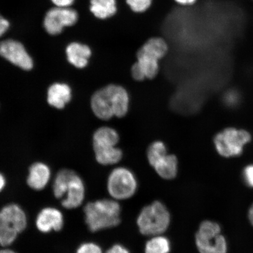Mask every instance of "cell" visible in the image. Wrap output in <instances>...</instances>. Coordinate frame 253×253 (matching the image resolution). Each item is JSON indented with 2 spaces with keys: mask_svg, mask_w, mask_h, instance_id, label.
Here are the masks:
<instances>
[{
  "mask_svg": "<svg viewBox=\"0 0 253 253\" xmlns=\"http://www.w3.org/2000/svg\"><path fill=\"white\" fill-rule=\"evenodd\" d=\"M128 105L127 91L119 85L110 84L97 91L91 100L94 115L104 120L113 116L123 118L128 112Z\"/></svg>",
  "mask_w": 253,
  "mask_h": 253,
  "instance_id": "obj_1",
  "label": "cell"
},
{
  "mask_svg": "<svg viewBox=\"0 0 253 253\" xmlns=\"http://www.w3.org/2000/svg\"><path fill=\"white\" fill-rule=\"evenodd\" d=\"M85 221L91 232L112 228L121 221V207L115 199L91 202L84 208Z\"/></svg>",
  "mask_w": 253,
  "mask_h": 253,
  "instance_id": "obj_2",
  "label": "cell"
},
{
  "mask_svg": "<svg viewBox=\"0 0 253 253\" xmlns=\"http://www.w3.org/2000/svg\"><path fill=\"white\" fill-rule=\"evenodd\" d=\"M170 222L169 211L160 201H155L142 209L137 219L142 235L151 237L163 235L169 228Z\"/></svg>",
  "mask_w": 253,
  "mask_h": 253,
  "instance_id": "obj_3",
  "label": "cell"
},
{
  "mask_svg": "<svg viewBox=\"0 0 253 253\" xmlns=\"http://www.w3.org/2000/svg\"><path fill=\"white\" fill-rule=\"evenodd\" d=\"M27 226V215L20 206H5L0 210V245L6 248L12 245Z\"/></svg>",
  "mask_w": 253,
  "mask_h": 253,
  "instance_id": "obj_4",
  "label": "cell"
},
{
  "mask_svg": "<svg viewBox=\"0 0 253 253\" xmlns=\"http://www.w3.org/2000/svg\"><path fill=\"white\" fill-rule=\"evenodd\" d=\"M119 136L115 129L103 126L97 129L93 135V148L98 163L103 166L114 165L120 162L123 153L116 147Z\"/></svg>",
  "mask_w": 253,
  "mask_h": 253,
  "instance_id": "obj_5",
  "label": "cell"
},
{
  "mask_svg": "<svg viewBox=\"0 0 253 253\" xmlns=\"http://www.w3.org/2000/svg\"><path fill=\"white\" fill-rule=\"evenodd\" d=\"M195 243L200 253H227L226 240L221 235L219 224L214 221L202 222L196 234Z\"/></svg>",
  "mask_w": 253,
  "mask_h": 253,
  "instance_id": "obj_6",
  "label": "cell"
},
{
  "mask_svg": "<svg viewBox=\"0 0 253 253\" xmlns=\"http://www.w3.org/2000/svg\"><path fill=\"white\" fill-rule=\"evenodd\" d=\"M137 187L134 174L126 168H116L111 172L107 179V191L116 201L131 198L137 191Z\"/></svg>",
  "mask_w": 253,
  "mask_h": 253,
  "instance_id": "obj_7",
  "label": "cell"
},
{
  "mask_svg": "<svg viewBox=\"0 0 253 253\" xmlns=\"http://www.w3.org/2000/svg\"><path fill=\"white\" fill-rule=\"evenodd\" d=\"M251 140V135L244 129L227 128L215 136L214 143L221 156L229 158L241 155Z\"/></svg>",
  "mask_w": 253,
  "mask_h": 253,
  "instance_id": "obj_8",
  "label": "cell"
},
{
  "mask_svg": "<svg viewBox=\"0 0 253 253\" xmlns=\"http://www.w3.org/2000/svg\"><path fill=\"white\" fill-rule=\"evenodd\" d=\"M78 20V14L69 7L53 8L47 12L44 18L43 26L47 33L56 36L61 34L65 27L72 26Z\"/></svg>",
  "mask_w": 253,
  "mask_h": 253,
  "instance_id": "obj_9",
  "label": "cell"
},
{
  "mask_svg": "<svg viewBox=\"0 0 253 253\" xmlns=\"http://www.w3.org/2000/svg\"><path fill=\"white\" fill-rule=\"evenodd\" d=\"M62 189L63 208L67 210L77 208L83 204L85 188L83 180L74 170H69Z\"/></svg>",
  "mask_w": 253,
  "mask_h": 253,
  "instance_id": "obj_10",
  "label": "cell"
},
{
  "mask_svg": "<svg viewBox=\"0 0 253 253\" xmlns=\"http://www.w3.org/2000/svg\"><path fill=\"white\" fill-rule=\"evenodd\" d=\"M0 55L24 70L33 67V60L20 42L12 40L0 42Z\"/></svg>",
  "mask_w": 253,
  "mask_h": 253,
  "instance_id": "obj_11",
  "label": "cell"
},
{
  "mask_svg": "<svg viewBox=\"0 0 253 253\" xmlns=\"http://www.w3.org/2000/svg\"><path fill=\"white\" fill-rule=\"evenodd\" d=\"M64 224L63 214L58 209L47 207L43 209L38 214L36 226L41 232L47 233L55 231L58 232Z\"/></svg>",
  "mask_w": 253,
  "mask_h": 253,
  "instance_id": "obj_12",
  "label": "cell"
},
{
  "mask_svg": "<svg viewBox=\"0 0 253 253\" xmlns=\"http://www.w3.org/2000/svg\"><path fill=\"white\" fill-rule=\"evenodd\" d=\"M51 172L48 166L42 163L33 164L30 168L27 182L36 191H41L46 187L50 179Z\"/></svg>",
  "mask_w": 253,
  "mask_h": 253,
  "instance_id": "obj_13",
  "label": "cell"
},
{
  "mask_svg": "<svg viewBox=\"0 0 253 253\" xmlns=\"http://www.w3.org/2000/svg\"><path fill=\"white\" fill-rule=\"evenodd\" d=\"M66 54L69 62L75 67L84 68L87 65L91 51L89 47L84 44L74 42L68 46Z\"/></svg>",
  "mask_w": 253,
  "mask_h": 253,
  "instance_id": "obj_14",
  "label": "cell"
},
{
  "mask_svg": "<svg viewBox=\"0 0 253 253\" xmlns=\"http://www.w3.org/2000/svg\"><path fill=\"white\" fill-rule=\"evenodd\" d=\"M153 167L161 178L173 179L178 173V159L174 155L167 154L160 158Z\"/></svg>",
  "mask_w": 253,
  "mask_h": 253,
  "instance_id": "obj_15",
  "label": "cell"
},
{
  "mask_svg": "<svg viewBox=\"0 0 253 253\" xmlns=\"http://www.w3.org/2000/svg\"><path fill=\"white\" fill-rule=\"evenodd\" d=\"M117 0H90V11L97 20H106L118 12Z\"/></svg>",
  "mask_w": 253,
  "mask_h": 253,
  "instance_id": "obj_16",
  "label": "cell"
},
{
  "mask_svg": "<svg viewBox=\"0 0 253 253\" xmlns=\"http://www.w3.org/2000/svg\"><path fill=\"white\" fill-rule=\"evenodd\" d=\"M71 98V90L67 84H53L47 91V102L57 109H63Z\"/></svg>",
  "mask_w": 253,
  "mask_h": 253,
  "instance_id": "obj_17",
  "label": "cell"
},
{
  "mask_svg": "<svg viewBox=\"0 0 253 253\" xmlns=\"http://www.w3.org/2000/svg\"><path fill=\"white\" fill-rule=\"evenodd\" d=\"M171 249L167 237L162 235L152 236L145 244V253H169Z\"/></svg>",
  "mask_w": 253,
  "mask_h": 253,
  "instance_id": "obj_18",
  "label": "cell"
},
{
  "mask_svg": "<svg viewBox=\"0 0 253 253\" xmlns=\"http://www.w3.org/2000/svg\"><path fill=\"white\" fill-rule=\"evenodd\" d=\"M167 154L166 145L157 141L150 145L147 151V158L150 165L153 167L157 161Z\"/></svg>",
  "mask_w": 253,
  "mask_h": 253,
  "instance_id": "obj_19",
  "label": "cell"
},
{
  "mask_svg": "<svg viewBox=\"0 0 253 253\" xmlns=\"http://www.w3.org/2000/svg\"><path fill=\"white\" fill-rule=\"evenodd\" d=\"M126 4L135 13H144L151 7L153 0H126Z\"/></svg>",
  "mask_w": 253,
  "mask_h": 253,
  "instance_id": "obj_20",
  "label": "cell"
},
{
  "mask_svg": "<svg viewBox=\"0 0 253 253\" xmlns=\"http://www.w3.org/2000/svg\"><path fill=\"white\" fill-rule=\"evenodd\" d=\"M76 253H103V251L96 243L88 242L79 246Z\"/></svg>",
  "mask_w": 253,
  "mask_h": 253,
  "instance_id": "obj_21",
  "label": "cell"
},
{
  "mask_svg": "<svg viewBox=\"0 0 253 253\" xmlns=\"http://www.w3.org/2000/svg\"><path fill=\"white\" fill-rule=\"evenodd\" d=\"M243 177L247 185L253 188V165L246 167L243 172Z\"/></svg>",
  "mask_w": 253,
  "mask_h": 253,
  "instance_id": "obj_22",
  "label": "cell"
},
{
  "mask_svg": "<svg viewBox=\"0 0 253 253\" xmlns=\"http://www.w3.org/2000/svg\"><path fill=\"white\" fill-rule=\"evenodd\" d=\"M131 74L132 77H133L136 81H142L145 79L143 73L142 72L141 69L138 67V66L136 63L132 66L131 68Z\"/></svg>",
  "mask_w": 253,
  "mask_h": 253,
  "instance_id": "obj_23",
  "label": "cell"
},
{
  "mask_svg": "<svg viewBox=\"0 0 253 253\" xmlns=\"http://www.w3.org/2000/svg\"><path fill=\"white\" fill-rule=\"evenodd\" d=\"M105 253H130L128 249L121 245H115L107 251Z\"/></svg>",
  "mask_w": 253,
  "mask_h": 253,
  "instance_id": "obj_24",
  "label": "cell"
},
{
  "mask_svg": "<svg viewBox=\"0 0 253 253\" xmlns=\"http://www.w3.org/2000/svg\"><path fill=\"white\" fill-rule=\"evenodd\" d=\"M9 27L8 21L0 15V37L3 36L7 32Z\"/></svg>",
  "mask_w": 253,
  "mask_h": 253,
  "instance_id": "obj_25",
  "label": "cell"
},
{
  "mask_svg": "<svg viewBox=\"0 0 253 253\" xmlns=\"http://www.w3.org/2000/svg\"><path fill=\"white\" fill-rule=\"evenodd\" d=\"M75 0H51L56 7H69L74 3Z\"/></svg>",
  "mask_w": 253,
  "mask_h": 253,
  "instance_id": "obj_26",
  "label": "cell"
},
{
  "mask_svg": "<svg viewBox=\"0 0 253 253\" xmlns=\"http://www.w3.org/2000/svg\"><path fill=\"white\" fill-rule=\"evenodd\" d=\"M176 4L181 6H191L195 4L197 0H174Z\"/></svg>",
  "mask_w": 253,
  "mask_h": 253,
  "instance_id": "obj_27",
  "label": "cell"
},
{
  "mask_svg": "<svg viewBox=\"0 0 253 253\" xmlns=\"http://www.w3.org/2000/svg\"><path fill=\"white\" fill-rule=\"evenodd\" d=\"M6 185V179L4 175L0 173V192L4 189Z\"/></svg>",
  "mask_w": 253,
  "mask_h": 253,
  "instance_id": "obj_28",
  "label": "cell"
},
{
  "mask_svg": "<svg viewBox=\"0 0 253 253\" xmlns=\"http://www.w3.org/2000/svg\"><path fill=\"white\" fill-rule=\"evenodd\" d=\"M249 219L250 221H251L252 226H253V204L252 205L251 208H250L249 211Z\"/></svg>",
  "mask_w": 253,
  "mask_h": 253,
  "instance_id": "obj_29",
  "label": "cell"
},
{
  "mask_svg": "<svg viewBox=\"0 0 253 253\" xmlns=\"http://www.w3.org/2000/svg\"><path fill=\"white\" fill-rule=\"evenodd\" d=\"M0 253H17L12 250L8 249H4L0 250Z\"/></svg>",
  "mask_w": 253,
  "mask_h": 253,
  "instance_id": "obj_30",
  "label": "cell"
}]
</instances>
